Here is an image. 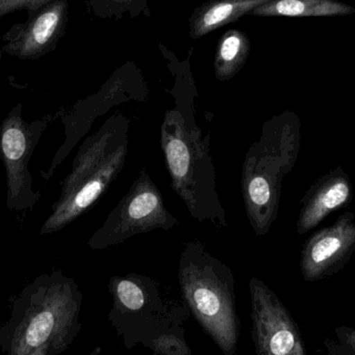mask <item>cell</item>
I'll use <instances>...</instances> for the list:
<instances>
[{
    "instance_id": "3957f363",
    "label": "cell",
    "mask_w": 355,
    "mask_h": 355,
    "mask_svg": "<svg viewBox=\"0 0 355 355\" xmlns=\"http://www.w3.org/2000/svg\"><path fill=\"white\" fill-rule=\"evenodd\" d=\"M108 320L128 349L141 345L155 355H190L185 324L190 311L156 279L137 273L114 275L108 284Z\"/></svg>"
},
{
    "instance_id": "8992f818",
    "label": "cell",
    "mask_w": 355,
    "mask_h": 355,
    "mask_svg": "<svg viewBox=\"0 0 355 355\" xmlns=\"http://www.w3.org/2000/svg\"><path fill=\"white\" fill-rule=\"evenodd\" d=\"M178 223L179 219L166 208L159 188L143 168L87 245L94 250H106L154 230L170 231Z\"/></svg>"
},
{
    "instance_id": "7a4b0ae2",
    "label": "cell",
    "mask_w": 355,
    "mask_h": 355,
    "mask_svg": "<svg viewBox=\"0 0 355 355\" xmlns=\"http://www.w3.org/2000/svg\"><path fill=\"white\" fill-rule=\"evenodd\" d=\"M173 96L176 106L166 110L160 132L171 185L192 218L227 230V212L217 191L210 135L196 123V94L194 89H177Z\"/></svg>"
},
{
    "instance_id": "44dd1931",
    "label": "cell",
    "mask_w": 355,
    "mask_h": 355,
    "mask_svg": "<svg viewBox=\"0 0 355 355\" xmlns=\"http://www.w3.org/2000/svg\"><path fill=\"white\" fill-rule=\"evenodd\" d=\"M2 52H3V51H2V49H1V50H0V62H1V58H2Z\"/></svg>"
},
{
    "instance_id": "ba28073f",
    "label": "cell",
    "mask_w": 355,
    "mask_h": 355,
    "mask_svg": "<svg viewBox=\"0 0 355 355\" xmlns=\"http://www.w3.org/2000/svg\"><path fill=\"white\" fill-rule=\"evenodd\" d=\"M252 339L257 355H306L300 329L275 292L264 282L252 277Z\"/></svg>"
},
{
    "instance_id": "d6986e66",
    "label": "cell",
    "mask_w": 355,
    "mask_h": 355,
    "mask_svg": "<svg viewBox=\"0 0 355 355\" xmlns=\"http://www.w3.org/2000/svg\"><path fill=\"white\" fill-rule=\"evenodd\" d=\"M341 348L348 355H355V329L340 327L336 331Z\"/></svg>"
},
{
    "instance_id": "9c48e42d",
    "label": "cell",
    "mask_w": 355,
    "mask_h": 355,
    "mask_svg": "<svg viewBox=\"0 0 355 355\" xmlns=\"http://www.w3.org/2000/svg\"><path fill=\"white\" fill-rule=\"evenodd\" d=\"M128 144L129 141L119 146L91 171L64 179L60 198L41 227L42 236L64 229L98 202L124 168Z\"/></svg>"
},
{
    "instance_id": "4fadbf2b",
    "label": "cell",
    "mask_w": 355,
    "mask_h": 355,
    "mask_svg": "<svg viewBox=\"0 0 355 355\" xmlns=\"http://www.w3.org/2000/svg\"><path fill=\"white\" fill-rule=\"evenodd\" d=\"M355 12L354 6L339 0H272L250 12L256 17H343Z\"/></svg>"
},
{
    "instance_id": "6da1fadb",
    "label": "cell",
    "mask_w": 355,
    "mask_h": 355,
    "mask_svg": "<svg viewBox=\"0 0 355 355\" xmlns=\"http://www.w3.org/2000/svg\"><path fill=\"white\" fill-rule=\"evenodd\" d=\"M83 296L62 271L40 275L10 300L0 319V355H60L81 331Z\"/></svg>"
},
{
    "instance_id": "ac0fdd59",
    "label": "cell",
    "mask_w": 355,
    "mask_h": 355,
    "mask_svg": "<svg viewBox=\"0 0 355 355\" xmlns=\"http://www.w3.org/2000/svg\"><path fill=\"white\" fill-rule=\"evenodd\" d=\"M52 1L54 0H0V18L17 10H25L27 15H31Z\"/></svg>"
},
{
    "instance_id": "2e32d148",
    "label": "cell",
    "mask_w": 355,
    "mask_h": 355,
    "mask_svg": "<svg viewBox=\"0 0 355 355\" xmlns=\"http://www.w3.org/2000/svg\"><path fill=\"white\" fill-rule=\"evenodd\" d=\"M349 186L345 182L338 181L331 184L308 207L302 215L300 225L308 230L318 223L327 213L344 204L349 196Z\"/></svg>"
},
{
    "instance_id": "30bf717a",
    "label": "cell",
    "mask_w": 355,
    "mask_h": 355,
    "mask_svg": "<svg viewBox=\"0 0 355 355\" xmlns=\"http://www.w3.org/2000/svg\"><path fill=\"white\" fill-rule=\"evenodd\" d=\"M68 20V0H54L28 15L24 23L12 25L2 35V51L21 60H39L56 49Z\"/></svg>"
},
{
    "instance_id": "5b68a950",
    "label": "cell",
    "mask_w": 355,
    "mask_h": 355,
    "mask_svg": "<svg viewBox=\"0 0 355 355\" xmlns=\"http://www.w3.org/2000/svg\"><path fill=\"white\" fill-rule=\"evenodd\" d=\"M271 120L244 157L241 192L250 227L257 236L268 232L277 214L279 179L288 166L286 127Z\"/></svg>"
},
{
    "instance_id": "5bb4252c",
    "label": "cell",
    "mask_w": 355,
    "mask_h": 355,
    "mask_svg": "<svg viewBox=\"0 0 355 355\" xmlns=\"http://www.w3.org/2000/svg\"><path fill=\"white\" fill-rule=\"evenodd\" d=\"M250 52L248 35L240 29L225 31L217 43L214 58L215 77L219 81H229L243 68Z\"/></svg>"
},
{
    "instance_id": "7c38bea8",
    "label": "cell",
    "mask_w": 355,
    "mask_h": 355,
    "mask_svg": "<svg viewBox=\"0 0 355 355\" xmlns=\"http://www.w3.org/2000/svg\"><path fill=\"white\" fill-rule=\"evenodd\" d=\"M272 0H211L198 6L189 19V33L196 40L244 15H250L259 6Z\"/></svg>"
},
{
    "instance_id": "e0dca14e",
    "label": "cell",
    "mask_w": 355,
    "mask_h": 355,
    "mask_svg": "<svg viewBox=\"0 0 355 355\" xmlns=\"http://www.w3.org/2000/svg\"><path fill=\"white\" fill-rule=\"evenodd\" d=\"M87 12L99 19L135 18L139 15L149 16L147 0H85Z\"/></svg>"
},
{
    "instance_id": "9a60e30c",
    "label": "cell",
    "mask_w": 355,
    "mask_h": 355,
    "mask_svg": "<svg viewBox=\"0 0 355 355\" xmlns=\"http://www.w3.org/2000/svg\"><path fill=\"white\" fill-rule=\"evenodd\" d=\"M347 240L348 236L344 235L340 230H334L317 238L304 257L306 277L309 279L318 277L327 267L331 266V263L345 250Z\"/></svg>"
},
{
    "instance_id": "8fae6325",
    "label": "cell",
    "mask_w": 355,
    "mask_h": 355,
    "mask_svg": "<svg viewBox=\"0 0 355 355\" xmlns=\"http://www.w3.org/2000/svg\"><path fill=\"white\" fill-rule=\"evenodd\" d=\"M102 89L104 92L103 95H102L101 91V93L92 96L85 101L79 102L71 110V114H69L68 116H64L62 121L66 125L67 139L64 146L58 150V154L54 157L53 164L48 171L46 179H49L56 166H60V162L68 156L71 150L76 145L77 141L85 132L89 131L92 123L96 120L97 116L105 114L116 104L130 101V100H139V101L144 102L147 99V93L139 92L137 89L129 91L128 89L123 87H104Z\"/></svg>"
},
{
    "instance_id": "277c9868",
    "label": "cell",
    "mask_w": 355,
    "mask_h": 355,
    "mask_svg": "<svg viewBox=\"0 0 355 355\" xmlns=\"http://www.w3.org/2000/svg\"><path fill=\"white\" fill-rule=\"evenodd\" d=\"M181 296L202 331L223 355H236L240 319L235 277L202 242L184 244L178 267Z\"/></svg>"
},
{
    "instance_id": "ffe728a7",
    "label": "cell",
    "mask_w": 355,
    "mask_h": 355,
    "mask_svg": "<svg viewBox=\"0 0 355 355\" xmlns=\"http://www.w3.org/2000/svg\"><path fill=\"white\" fill-rule=\"evenodd\" d=\"M101 354L102 348L100 347V346H97V347L94 348V349L87 355H101Z\"/></svg>"
},
{
    "instance_id": "52a82bcc",
    "label": "cell",
    "mask_w": 355,
    "mask_h": 355,
    "mask_svg": "<svg viewBox=\"0 0 355 355\" xmlns=\"http://www.w3.org/2000/svg\"><path fill=\"white\" fill-rule=\"evenodd\" d=\"M22 104H17L0 126V154L6 173V206L23 212L33 208L41 198L33 189L28 164L45 129L53 121L48 116L27 122L22 116Z\"/></svg>"
}]
</instances>
